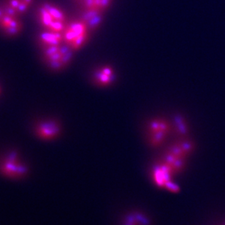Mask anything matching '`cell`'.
I'll list each match as a JSON object with an SVG mask.
<instances>
[{
  "label": "cell",
  "instance_id": "cell-1",
  "mask_svg": "<svg viewBox=\"0 0 225 225\" xmlns=\"http://www.w3.org/2000/svg\"><path fill=\"white\" fill-rule=\"evenodd\" d=\"M194 148V143L189 138H178L166 149L160 160L153 166L151 174L153 182L160 188L177 192L178 187L175 178L184 170Z\"/></svg>",
  "mask_w": 225,
  "mask_h": 225
},
{
  "label": "cell",
  "instance_id": "cell-2",
  "mask_svg": "<svg viewBox=\"0 0 225 225\" xmlns=\"http://www.w3.org/2000/svg\"><path fill=\"white\" fill-rule=\"evenodd\" d=\"M91 31L83 20L74 21L67 23L66 28L63 31L64 43L74 50L83 47L88 41Z\"/></svg>",
  "mask_w": 225,
  "mask_h": 225
},
{
  "label": "cell",
  "instance_id": "cell-3",
  "mask_svg": "<svg viewBox=\"0 0 225 225\" xmlns=\"http://www.w3.org/2000/svg\"><path fill=\"white\" fill-rule=\"evenodd\" d=\"M171 132V123L164 118H154L147 124V138L149 145L153 148L161 146Z\"/></svg>",
  "mask_w": 225,
  "mask_h": 225
},
{
  "label": "cell",
  "instance_id": "cell-4",
  "mask_svg": "<svg viewBox=\"0 0 225 225\" xmlns=\"http://www.w3.org/2000/svg\"><path fill=\"white\" fill-rule=\"evenodd\" d=\"M0 171L4 176L11 178H20L26 175L27 169L15 154L8 156L0 164Z\"/></svg>",
  "mask_w": 225,
  "mask_h": 225
},
{
  "label": "cell",
  "instance_id": "cell-5",
  "mask_svg": "<svg viewBox=\"0 0 225 225\" xmlns=\"http://www.w3.org/2000/svg\"><path fill=\"white\" fill-rule=\"evenodd\" d=\"M62 131L60 123L54 119L37 123L35 127V134L43 140H53L59 135Z\"/></svg>",
  "mask_w": 225,
  "mask_h": 225
},
{
  "label": "cell",
  "instance_id": "cell-6",
  "mask_svg": "<svg viewBox=\"0 0 225 225\" xmlns=\"http://www.w3.org/2000/svg\"><path fill=\"white\" fill-rule=\"evenodd\" d=\"M113 0H76L82 12L104 15L112 5Z\"/></svg>",
  "mask_w": 225,
  "mask_h": 225
},
{
  "label": "cell",
  "instance_id": "cell-7",
  "mask_svg": "<svg viewBox=\"0 0 225 225\" xmlns=\"http://www.w3.org/2000/svg\"><path fill=\"white\" fill-rule=\"evenodd\" d=\"M115 73L110 66H102L95 71L93 75V81L99 86H108L114 81Z\"/></svg>",
  "mask_w": 225,
  "mask_h": 225
},
{
  "label": "cell",
  "instance_id": "cell-8",
  "mask_svg": "<svg viewBox=\"0 0 225 225\" xmlns=\"http://www.w3.org/2000/svg\"><path fill=\"white\" fill-rule=\"evenodd\" d=\"M37 42L42 48L49 46L59 45L64 43L63 34L62 32H54L45 30L39 35Z\"/></svg>",
  "mask_w": 225,
  "mask_h": 225
},
{
  "label": "cell",
  "instance_id": "cell-9",
  "mask_svg": "<svg viewBox=\"0 0 225 225\" xmlns=\"http://www.w3.org/2000/svg\"><path fill=\"white\" fill-rule=\"evenodd\" d=\"M172 124V132H173L178 138H186V135L189 133V128L186 119L181 115H176L174 117V120Z\"/></svg>",
  "mask_w": 225,
  "mask_h": 225
},
{
  "label": "cell",
  "instance_id": "cell-10",
  "mask_svg": "<svg viewBox=\"0 0 225 225\" xmlns=\"http://www.w3.org/2000/svg\"><path fill=\"white\" fill-rule=\"evenodd\" d=\"M38 16L40 22L42 26L44 27V29H45V30H47L50 25L53 24L55 21H58L56 20L55 18L49 13V12L46 9H45L43 6H41V7L39 9Z\"/></svg>",
  "mask_w": 225,
  "mask_h": 225
},
{
  "label": "cell",
  "instance_id": "cell-11",
  "mask_svg": "<svg viewBox=\"0 0 225 225\" xmlns=\"http://www.w3.org/2000/svg\"><path fill=\"white\" fill-rule=\"evenodd\" d=\"M43 7L49 12V13L55 18L56 20L61 21L67 22V17L64 12L60 9L59 7L54 6L50 3L45 2L43 4Z\"/></svg>",
  "mask_w": 225,
  "mask_h": 225
},
{
  "label": "cell",
  "instance_id": "cell-12",
  "mask_svg": "<svg viewBox=\"0 0 225 225\" xmlns=\"http://www.w3.org/2000/svg\"><path fill=\"white\" fill-rule=\"evenodd\" d=\"M23 26H17V27H8L5 29H2L3 32L7 36H16L18 35L22 30Z\"/></svg>",
  "mask_w": 225,
  "mask_h": 225
},
{
  "label": "cell",
  "instance_id": "cell-13",
  "mask_svg": "<svg viewBox=\"0 0 225 225\" xmlns=\"http://www.w3.org/2000/svg\"><path fill=\"white\" fill-rule=\"evenodd\" d=\"M2 9H3L4 12H5V14L8 15V16H10L13 17V18H18V16H19V14H18V11H17L16 9L10 7V6L8 5H5V7H3Z\"/></svg>",
  "mask_w": 225,
  "mask_h": 225
},
{
  "label": "cell",
  "instance_id": "cell-14",
  "mask_svg": "<svg viewBox=\"0 0 225 225\" xmlns=\"http://www.w3.org/2000/svg\"><path fill=\"white\" fill-rule=\"evenodd\" d=\"M29 7V4L26 3L25 2L23 1V0H21V3L19 6L18 7V8H17V11H18V14L21 15L26 12V11L28 10Z\"/></svg>",
  "mask_w": 225,
  "mask_h": 225
},
{
  "label": "cell",
  "instance_id": "cell-15",
  "mask_svg": "<svg viewBox=\"0 0 225 225\" xmlns=\"http://www.w3.org/2000/svg\"><path fill=\"white\" fill-rule=\"evenodd\" d=\"M20 3H21V0H9L7 2V5L17 10V8H18V6H19Z\"/></svg>",
  "mask_w": 225,
  "mask_h": 225
},
{
  "label": "cell",
  "instance_id": "cell-16",
  "mask_svg": "<svg viewBox=\"0 0 225 225\" xmlns=\"http://www.w3.org/2000/svg\"><path fill=\"white\" fill-rule=\"evenodd\" d=\"M4 15H5V12H4L2 8V9H0V19H1L2 17Z\"/></svg>",
  "mask_w": 225,
  "mask_h": 225
},
{
  "label": "cell",
  "instance_id": "cell-17",
  "mask_svg": "<svg viewBox=\"0 0 225 225\" xmlns=\"http://www.w3.org/2000/svg\"><path fill=\"white\" fill-rule=\"evenodd\" d=\"M23 1L27 3V4H29V5H30V4H31V2H32L33 0H23Z\"/></svg>",
  "mask_w": 225,
  "mask_h": 225
},
{
  "label": "cell",
  "instance_id": "cell-18",
  "mask_svg": "<svg viewBox=\"0 0 225 225\" xmlns=\"http://www.w3.org/2000/svg\"><path fill=\"white\" fill-rule=\"evenodd\" d=\"M224 225H225V223H224Z\"/></svg>",
  "mask_w": 225,
  "mask_h": 225
}]
</instances>
